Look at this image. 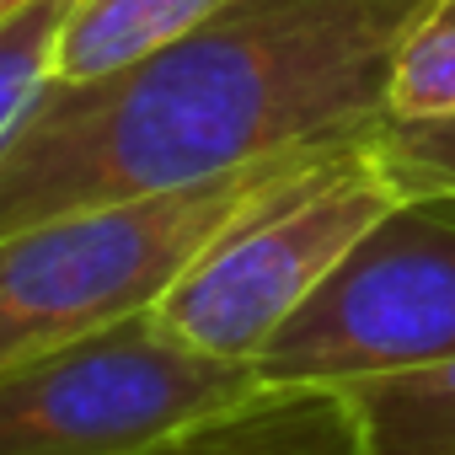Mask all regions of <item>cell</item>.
<instances>
[{"label": "cell", "instance_id": "obj_11", "mask_svg": "<svg viewBox=\"0 0 455 455\" xmlns=\"http://www.w3.org/2000/svg\"><path fill=\"white\" fill-rule=\"evenodd\" d=\"M60 17H65V0H28L22 12L0 17V140L17 129L33 97L49 86Z\"/></svg>", "mask_w": 455, "mask_h": 455}, {"label": "cell", "instance_id": "obj_1", "mask_svg": "<svg viewBox=\"0 0 455 455\" xmlns=\"http://www.w3.org/2000/svg\"><path fill=\"white\" fill-rule=\"evenodd\" d=\"M428 0H225L92 81H49L0 140V236L364 140Z\"/></svg>", "mask_w": 455, "mask_h": 455}, {"label": "cell", "instance_id": "obj_6", "mask_svg": "<svg viewBox=\"0 0 455 455\" xmlns=\"http://www.w3.org/2000/svg\"><path fill=\"white\" fill-rule=\"evenodd\" d=\"M161 455H364L348 391L263 386Z\"/></svg>", "mask_w": 455, "mask_h": 455}, {"label": "cell", "instance_id": "obj_7", "mask_svg": "<svg viewBox=\"0 0 455 455\" xmlns=\"http://www.w3.org/2000/svg\"><path fill=\"white\" fill-rule=\"evenodd\" d=\"M225 0H65L49 81H92L193 33Z\"/></svg>", "mask_w": 455, "mask_h": 455}, {"label": "cell", "instance_id": "obj_9", "mask_svg": "<svg viewBox=\"0 0 455 455\" xmlns=\"http://www.w3.org/2000/svg\"><path fill=\"white\" fill-rule=\"evenodd\" d=\"M370 161L396 188V198H455V113L380 118L364 134Z\"/></svg>", "mask_w": 455, "mask_h": 455}, {"label": "cell", "instance_id": "obj_10", "mask_svg": "<svg viewBox=\"0 0 455 455\" xmlns=\"http://www.w3.org/2000/svg\"><path fill=\"white\" fill-rule=\"evenodd\" d=\"M455 113V0H428L391 70V118Z\"/></svg>", "mask_w": 455, "mask_h": 455}, {"label": "cell", "instance_id": "obj_3", "mask_svg": "<svg viewBox=\"0 0 455 455\" xmlns=\"http://www.w3.org/2000/svg\"><path fill=\"white\" fill-rule=\"evenodd\" d=\"M391 204L396 188L380 177L364 140L338 145L247 204L150 311L177 343L209 359L258 364L274 332Z\"/></svg>", "mask_w": 455, "mask_h": 455}, {"label": "cell", "instance_id": "obj_5", "mask_svg": "<svg viewBox=\"0 0 455 455\" xmlns=\"http://www.w3.org/2000/svg\"><path fill=\"white\" fill-rule=\"evenodd\" d=\"M455 359V198H396L258 354L263 386H364Z\"/></svg>", "mask_w": 455, "mask_h": 455}, {"label": "cell", "instance_id": "obj_4", "mask_svg": "<svg viewBox=\"0 0 455 455\" xmlns=\"http://www.w3.org/2000/svg\"><path fill=\"white\" fill-rule=\"evenodd\" d=\"M252 391V364L209 359L140 311L0 370V455H161Z\"/></svg>", "mask_w": 455, "mask_h": 455}, {"label": "cell", "instance_id": "obj_8", "mask_svg": "<svg viewBox=\"0 0 455 455\" xmlns=\"http://www.w3.org/2000/svg\"><path fill=\"white\" fill-rule=\"evenodd\" d=\"M364 455H455V359L348 386Z\"/></svg>", "mask_w": 455, "mask_h": 455}, {"label": "cell", "instance_id": "obj_12", "mask_svg": "<svg viewBox=\"0 0 455 455\" xmlns=\"http://www.w3.org/2000/svg\"><path fill=\"white\" fill-rule=\"evenodd\" d=\"M28 0H0V17H12V12H22Z\"/></svg>", "mask_w": 455, "mask_h": 455}, {"label": "cell", "instance_id": "obj_2", "mask_svg": "<svg viewBox=\"0 0 455 455\" xmlns=\"http://www.w3.org/2000/svg\"><path fill=\"white\" fill-rule=\"evenodd\" d=\"M327 150L338 145L290 150L161 198L33 220L0 236V370L150 311L247 204Z\"/></svg>", "mask_w": 455, "mask_h": 455}]
</instances>
